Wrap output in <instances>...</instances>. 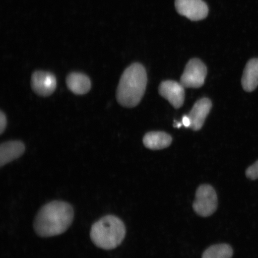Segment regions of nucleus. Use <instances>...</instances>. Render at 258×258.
<instances>
[{
	"instance_id": "obj_1",
	"label": "nucleus",
	"mask_w": 258,
	"mask_h": 258,
	"mask_svg": "<svg viewBox=\"0 0 258 258\" xmlns=\"http://www.w3.org/2000/svg\"><path fill=\"white\" fill-rule=\"evenodd\" d=\"M74 209L69 203L53 201L41 208L35 217L34 227L42 237L56 236L66 232L72 225Z\"/></svg>"
},
{
	"instance_id": "obj_2",
	"label": "nucleus",
	"mask_w": 258,
	"mask_h": 258,
	"mask_svg": "<svg viewBox=\"0 0 258 258\" xmlns=\"http://www.w3.org/2000/svg\"><path fill=\"white\" fill-rule=\"evenodd\" d=\"M147 85V74L143 64L135 63L122 74L117 90V99L121 105L134 108L143 99Z\"/></svg>"
},
{
	"instance_id": "obj_3",
	"label": "nucleus",
	"mask_w": 258,
	"mask_h": 258,
	"mask_svg": "<svg viewBox=\"0 0 258 258\" xmlns=\"http://www.w3.org/2000/svg\"><path fill=\"white\" fill-rule=\"evenodd\" d=\"M125 235V225L117 217L107 215L92 225L90 238L95 246L105 250L117 247Z\"/></svg>"
},
{
	"instance_id": "obj_4",
	"label": "nucleus",
	"mask_w": 258,
	"mask_h": 258,
	"mask_svg": "<svg viewBox=\"0 0 258 258\" xmlns=\"http://www.w3.org/2000/svg\"><path fill=\"white\" fill-rule=\"evenodd\" d=\"M192 208L197 214L203 217L214 214L218 208V197L211 185L204 184L199 187Z\"/></svg>"
},
{
	"instance_id": "obj_5",
	"label": "nucleus",
	"mask_w": 258,
	"mask_h": 258,
	"mask_svg": "<svg viewBox=\"0 0 258 258\" xmlns=\"http://www.w3.org/2000/svg\"><path fill=\"white\" fill-rule=\"evenodd\" d=\"M207 67L202 60L194 58L186 64L180 83L185 88H199L204 85Z\"/></svg>"
},
{
	"instance_id": "obj_6",
	"label": "nucleus",
	"mask_w": 258,
	"mask_h": 258,
	"mask_svg": "<svg viewBox=\"0 0 258 258\" xmlns=\"http://www.w3.org/2000/svg\"><path fill=\"white\" fill-rule=\"evenodd\" d=\"M176 11L180 15L192 21L207 17L209 9L203 0H175Z\"/></svg>"
},
{
	"instance_id": "obj_7",
	"label": "nucleus",
	"mask_w": 258,
	"mask_h": 258,
	"mask_svg": "<svg viewBox=\"0 0 258 258\" xmlns=\"http://www.w3.org/2000/svg\"><path fill=\"white\" fill-rule=\"evenodd\" d=\"M181 83L172 80L164 81L159 88L160 95L170 102L174 108L178 109L185 100V90Z\"/></svg>"
},
{
	"instance_id": "obj_8",
	"label": "nucleus",
	"mask_w": 258,
	"mask_h": 258,
	"mask_svg": "<svg viewBox=\"0 0 258 258\" xmlns=\"http://www.w3.org/2000/svg\"><path fill=\"white\" fill-rule=\"evenodd\" d=\"M56 85V79L53 74L39 71L32 74V89L38 95L41 96L51 95L55 90Z\"/></svg>"
},
{
	"instance_id": "obj_9",
	"label": "nucleus",
	"mask_w": 258,
	"mask_h": 258,
	"mask_svg": "<svg viewBox=\"0 0 258 258\" xmlns=\"http://www.w3.org/2000/svg\"><path fill=\"white\" fill-rule=\"evenodd\" d=\"M212 106V102L209 99L204 98L199 100L188 115L191 121L189 128L195 131L201 130L211 110Z\"/></svg>"
},
{
	"instance_id": "obj_10",
	"label": "nucleus",
	"mask_w": 258,
	"mask_h": 258,
	"mask_svg": "<svg viewBox=\"0 0 258 258\" xmlns=\"http://www.w3.org/2000/svg\"><path fill=\"white\" fill-rule=\"evenodd\" d=\"M23 143L19 141L6 142L0 147V166L3 167L18 159L25 152Z\"/></svg>"
},
{
	"instance_id": "obj_11",
	"label": "nucleus",
	"mask_w": 258,
	"mask_h": 258,
	"mask_svg": "<svg viewBox=\"0 0 258 258\" xmlns=\"http://www.w3.org/2000/svg\"><path fill=\"white\" fill-rule=\"evenodd\" d=\"M241 85L245 91L251 92L258 86V58L248 61L244 68Z\"/></svg>"
},
{
	"instance_id": "obj_12",
	"label": "nucleus",
	"mask_w": 258,
	"mask_h": 258,
	"mask_svg": "<svg viewBox=\"0 0 258 258\" xmlns=\"http://www.w3.org/2000/svg\"><path fill=\"white\" fill-rule=\"evenodd\" d=\"M68 88L76 95H85L91 89V82L89 77L79 73L69 74L67 78Z\"/></svg>"
},
{
	"instance_id": "obj_13",
	"label": "nucleus",
	"mask_w": 258,
	"mask_h": 258,
	"mask_svg": "<svg viewBox=\"0 0 258 258\" xmlns=\"http://www.w3.org/2000/svg\"><path fill=\"white\" fill-rule=\"evenodd\" d=\"M172 138L163 132H151L145 135L143 143L150 150H162L170 146Z\"/></svg>"
},
{
	"instance_id": "obj_14",
	"label": "nucleus",
	"mask_w": 258,
	"mask_h": 258,
	"mask_svg": "<svg viewBox=\"0 0 258 258\" xmlns=\"http://www.w3.org/2000/svg\"><path fill=\"white\" fill-rule=\"evenodd\" d=\"M233 250L227 244L213 245L208 248L202 255V258H232Z\"/></svg>"
},
{
	"instance_id": "obj_15",
	"label": "nucleus",
	"mask_w": 258,
	"mask_h": 258,
	"mask_svg": "<svg viewBox=\"0 0 258 258\" xmlns=\"http://www.w3.org/2000/svg\"><path fill=\"white\" fill-rule=\"evenodd\" d=\"M246 176L248 179L250 180H256L258 179V160L253 163L246 170Z\"/></svg>"
},
{
	"instance_id": "obj_16",
	"label": "nucleus",
	"mask_w": 258,
	"mask_h": 258,
	"mask_svg": "<svg viewBox=\"0 0 258 258\" xmlns=\"http://www.w3.org/2000/svg\"><path fill=\"white\" fill-rule=\"evenodd\" d=\"M6 124H7V119H6V115L1 111L0 113V133L2 134L5 131Z\"/></svg>"
},
{
	"instance_id": "obj_17",
	"label": "nucleus",
	"mask_w": 258,
	"mask_h": 258,
	"mask_svg": "<svg viewBox=\"0 0 258 258\" xmlns=\"http://www.w3.org/2000/svg\"><path fill=\"white\" fill-rule=\"evenodd\" d=\"M182 122L183 125H184L186 127H189L190 125H191V121H190V119L188 115L183 116L182 117Z\"/></svg>"
},
{
	"instance_id": "obj_18",
	"label": "nucleus",
	"mask_w": 258,
	"mask_h": 258,
	"mask_svg": "<svg viewBox=\"0 0 258 258\" xmlns=\"http://www.w3.org/2000/svg\"><path fill=\"white\" fill-rule=\"evenodd\" d=\"M173 125H174V127H175L177 128H179V127H181L182 125H183V124H182V122H175V124H174Z\"/></svg>"
}]
</instances>
